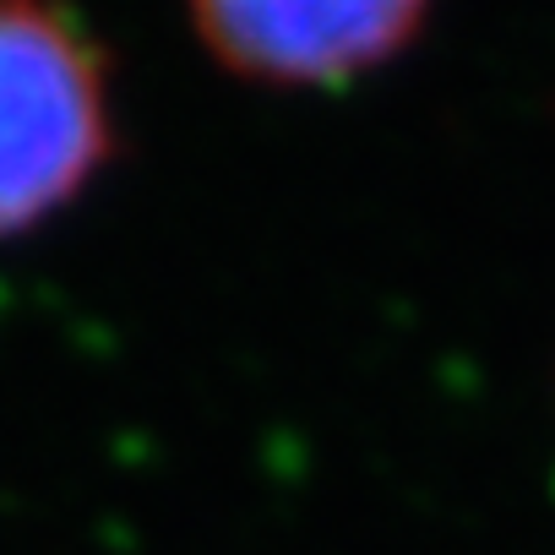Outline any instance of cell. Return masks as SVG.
Segmentation results:
<instances>
[{
    "instance_id": "cell-1",
    "label": "cell",
    "mask_w": 555,
    "mask_h": 555,
    "mask_svg": "<svg viewBox=\"0 0 555 555\" xmlns=\"http://www.w3.org/2000/svg\"><path fill=\"white\" fill-rule=\"evenodd\" d=\"M120 147L109 55L61 0H0V240L93 191Z\"/></svg>"
},
{
    "instance_id": "cell-2",
    "label": "cell",
    "mask_w": 555,
    "mask_h": 555,
    "mask_svg": "<svg viewBox=\"0 0 555 555\" xmlns=\"http://www.w3.org/2000/svg\"><path fill=\"white\" fill-rule=\"evenodd\" d=\"M196 44L256 88H349L392 66L430 0H185Z\"/></svg>"
}]
</instances>
